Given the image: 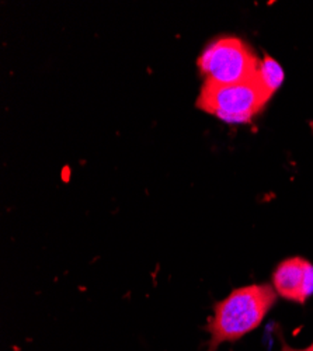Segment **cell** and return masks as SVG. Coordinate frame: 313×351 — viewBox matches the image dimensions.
I'll use <instances>...</instances> for the list:
<instances>
[{
  "label": "cell",
  "mask_w": 313,
  "mask_h": 351,
  "mask_svg": "<svg viewBox=\"0 0 313 351\" xmlns=\"http://www.w3.org/2000/svg\"><path fill=\"white\" fill-rule=\"evenodd\" d=\"M255 79L263 87V90L273 97L284 82V69L273 56L264 55L263 60H260L258 72H255Z\"/></svg>",
  "instance_id": "5b68a950"
},
{
  "label": "cell",
  "mask_w": 313,
  "mask_h": 351,
  "mask_svg": "<svg viewBox=\"0 0 313 351\" xmlns=\"http://www.w3.org/2000/svg\"><path fill=\"white\" fill-rule=\"evenodd\" d=\"M277 302L270 284H251L234 289L214 306L205 330L210 333L208 350L216 351L223 343H235L258 329Z\"/></svg>",
  "instance_id": "6da1fadb"
},
{
  "label": "cell",
  "mask_w": 313,
  "mask_h": 351,
  "mask_svg": "<svg viewBox=\"0 0 313 351\" xmlns=\"http://www.w3.org/2000/svg\"><path fill=\"white\" fill-rule=\"evenodd\" d=\"M279 351H313V343L310 346L305 347V348H295V347H291L290 344H287V341L281 337V348H279Z\"/></svg>",
  "instance_id": "8992f818"
},
{
  "label": "cell",
  "mask_w": 313,
  "mask_h": 351,
  "mask_svg": "<svg viewBox=\"0 0 313 351\" xmlns=\"http://www.w3.org/2000/svg\"><path fill=\"white\" fill-rule=\"evenodd\" d=\"M271 97L255 79L234 83H204L197 107L229 124H247L258 115Z\"/></svg>",
  "instance_id": "7a4b0ae2"
},
{
  "label": "cell",
  "mask_w": 313,
  "mask_h": 351,
  "mask_svg": "<svg viewBox=\"0 0 313 351\" xmlns=\"http://www.w3.org/2000/svg\"><path fill=\"white\" fill-rule=\"evenodd\" d=\"M273 288L284 300L305 304L313 295V265L298 256L282 260L273 273Z\"/></svg>",
  "instance_id": "277c9868"
},
{
  "label": "cell",
  "mask_w": 313,
  "mask_h": 351,
  "mask_svg": "<svg viewBox=\"0 0 313 351\" xmlns=\"http://www.w3.org/2000/svg\"><path fill=\"white\" fill-rule=\"evenodd\" d=\"M260 60L240 38L222 37L212 41L198 58V68L207 83L234 84L253 79Z\"/></svg>",
  "instance_id": "3957f363"
}]
</instances>
